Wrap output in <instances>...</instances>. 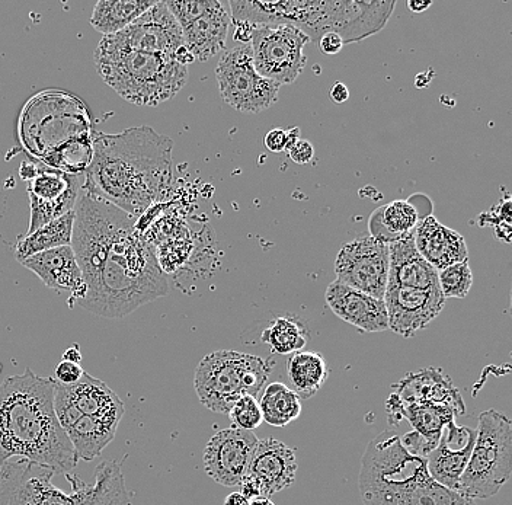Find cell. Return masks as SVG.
Listing matches in <instances>:
<instances>
[{
  "label": "cell",
  "instance_id": "6",
  "mask_svg": "<svg viewBox=\"0 0 512 505\" xmlns=\"http://www.w3.org/2000/svg\"><path fill=\"white\" fill-rule=\"evenodd\" d=\"M19 134L30 155H48L78 140L89 139L91 120L85 104L63 91L40 92L22 113Z\"/></svg>",
  "mask_w": 512,
  "mask_h": 505
},
{
  "label": "cell",
  "instance_id": "49",
  "mask_svg": "<svg viewBox=\"0 0 512 505\" xmlns=\"http://www.w3.org/2000/svg\"><path fill=\"white\" fill-rule=\"evenodd\" d=\"M251 505H275L270 498H255L251 501Z\"/></svg>",
  "mask_w": 512,
  "mask_h": 505
},
{
  "label": "cell",
  "instance_id": "16",
  "mask_svg": "<svg viewBox=\"0 0 512 505\" xmlns=\"http://www.w3.org/2000/svg\"><path fill=\"white\" fill-rule=\"evenodd\" d=\"M258 441L254 431L236 427L214 434L204 449L207 475L223 487H238L248 473Z\"/></svg>",
  "mask_w": 512,
  "mask_h": 505
},
{
  "label": "cell",
  "instance_id": "1",
  "mask_svg": "<svg viewBox=\"0 0 512 505\" xmlns=\"http://www.w3.org/2000/svg\"><path fill=\"white\" fill-rule=\"evenodd\" d=\"M137 219L80 187L72 246L85 293L76 305L108 319H123L169 292L155 246Z\"/></svg>",
  "mask_w": 512,
  "mask_h": 505
},
{
  "label": "cell",
  "instance_id": "39",
  "mask_svg": "<svg viewBox=\"0 0 512 505\" xmlns=\"http://www.w3.org/2000/svg\"><path fill=\"white\" fill-rule=\"evenodd\" d=\"M300 137V130L297 127L291 130L272 129L265 136V147L272 153L287 152L288 147L296 143Z\"/></svg>",
  "mask_w": 512,
  "mask_h": 505
},
{
  "label": "cell",
  "instance_id": "48",
  "mask_svg": "<svg viewBox=\"0 0 512 505\" xmlns=\"http://www.w3.org/2000/svg\"><path fill=\"white\" fill-rule=\"evenodd\" d=\"M224 505H251V501H249L242 492H232V494L224 500Z\"/></svg>",
  "mask_w": 512,
  "mask_h": 505
},
{
  "label": "cell",
  "instance_id": "2",
  "mask_svg": "<svg viewBox=\"0 0 512 505\" xmlns=\"http://www.w3.org/2000/svg\"><path fill=\"white\" fill-rule=\"evenodd\" d=\"M171 137L152 127L92 136V159L82 187L139 219L169 190L172 182Z\"/></svg>",
  "mask_w": 512,
  "mask_h": 505
},
{
  "label": "cell",
  "instance_id": "25",
  "mask_svg": "<svg viewBox=\"0 0 512 505\" xmlns=\"http://www.w3.org/2000/svg\"><path fill=\"white\" fill-rule=\"evenodd\" d=\"M232 18L229 5L214 0L206 14L181 27L185 47L198 62H207L226 46Z\"/></svg>",
  "mask_w": 512,
  "mask_h": 505
},
{
  "label": "cell",
  "instance_id": "3",
  "mask_svg": "<svg viewBox=\"0 0 512 505\" xmlns=\"http://www.w3.org/2000/svg\"><path fill=\"white\" fill-rule=\"evenodd\" d=\"M54 379L27 367L0 383V466L27 459L70 473L78 466L72 443L54 412Z\"/></svg>",
  "mask_w": 512,
  "mask_h": 505
},
{
  "label": "cell",
  "instance_id": "20",
  "mask_svg": "<svg viewBox=\"0 0 512 505\" xmlns=\"http://www.w3.org/2000/svg\"><path fill=\"white\" fill-rule=\"evenodd\" d=\"M325 300L339 319L360 331L371 334L389 329V319L383 300L358 292L338 280L329 284Z\"/></svg>",
  "mask_w": 512,
  "mask_h": 505
},
{
  "label": "cell",
  "instance_id": "47",
  "mask_svg": "<svg viewBox=\"0 0 512 505\" xmlns=\"http://www.w3.org/2000/svg\"><path fill=\"white\" fill-rule=\"evenodd\" d=\"M406 6H408L409 11L414 12V14H421V12H425L427 9L431 8L432 2H428V0H408Z\"/></svg>",
  "mask_w": 512,
  "mask_h": 505
},
{
  "label": "cell",
  "instance_id": "13",
  "mask_svg": "<svg viewBox=\"0 0 512 505\" xmlns=\"http://www.w3.org/2000/svg\"><path fill=\"white\" fill-rule=\"evenodd\" d=\"M105 38L123 49L172 57L184 66L195 62L185 47L181 27L169 11L166 2L156 3L149 11L144 12L142 17L128 25L126 30Z\"/></svg>",
  "mask_w": 512,
  "mask_h": 505
},
{
  "label": "cell",
  "instance_id": "41",
  "mask_svg": "<svg viewBox=\"0 0 512 505\" xmlns=\"http://www.w3.org/2000/svg\"><path fill=\"white\" fill-rule=\"evenodd\" d=\"M83 375H85V370L82 369L80 364L62 360L54 369L53 379L60 385L73 386L82 379Z\"/></svg>",
  "mask_w": 512,
  "mask_h": 505
},
{
  "label": "cell",
  "instance_id": "8",
  "mask_svg": "<svg viewBox=\"0 0 512 505\" xmlns=\"http://www.w3.org/2000/svg\"><path fill=\"white\" fill-rule=\"evenodd\" d=\"M512 473V424L507 415L488 409L479 417L476 441L456 491L470 500L494 497Z\"/></svg>",
  "mask_w": 512,
  "mask_h": 505
},
{
  "label": "cell",
  "instance_id": "33",
  "mask_svg": "<svg viewBox=\"0 0 512 505\" xmlns=\"http://www.w3.org/2000/svg\"><path fill=\"white\" fill-rule=\"evenodd\" d=\"M262 420L272 427H286L302 415V399L284 383H271L262 393Z\"/></svg>",
  "mask_w": 512,
  "mask_h": 505
},
{
  "label": "cell",
  "instance_id": "38",
  "mask_svg": "<svg viewBox=\"0 0 512 505\" xmlns=\"http://www.w3.org/2000/svg\"><path fill=\"white\" fill-rule=\"evenodd\" d=\"M54 412L64 431L69 430L83 417L82 412L73 404L69 388L57 382L54 383Z\"/></svg>",
  "mask_w": 512,
  "mask_h": 505
},
{
  "label": "cell",
  "instance_id": "32",
  "mask_svg": "<svg viewBox=\"0 0 512 505\" xmlns=\"http://www.w3.org/2000/svg\"><path fill=\"white\" fill-rule=\"evenodd\" d=\"M73 225H75V210L47 223L31 235L19 239L15 252L16 261L21 264L32 255L72 244Z\"/></svg>",
  "mask_w": 512,
  "mask_h": 505
},
{
  "label": "cell",
  "instance_id": "22",
  "mask_svg": "<svg viewBox=\"0 0 512 505\" xmlns=\"http://www.w3.org/2000/svg\"><path fill=\"white\" fill-rule=\"evenodd\" d=\"M22 265L32 273L37 274L40 280L56 292L70 294L69 303H78L85 293L82 271L72 246L50 249L41 254L32 255Z\"/></svg>",
  "mask_w": 512,
  "mask_h": 505
},
{
  "label": "cell",
  "instance_id": "15",
  "mask_svg": "<svg viewBox=\"0 0 512 505\" xmlns=\"http://www.w3.org/2000/svg\"><path fill=\"white\" fill-rule=\"evenodd\" d=\"M297 460L293 449L283 441H258L248 473L242 481V494L249 501L270 498L296 481Z\"/></svg>",
  "mask_w": 512,
  "mask_h": 505
},
{
  "label": "cell",
  "instance_id": "26",
  "mask_svg": "<svg viewBox=\"0 0 512 505\" xmlns=\"http://www.w3.org/2000/svg\"><path fill=\"white\" fill-rule=\"evenodd\" d=\"M386 409L390 423L399 424L402 420H408L416 433L437 444L444 427L454 421L457 415L454 408L448 405L430 404V402L400 407L398 399L393 395L386 402Z\"/></svg>",
  "mask_w": 512,
  "mask_h": 505
},
{
  "label": "cell",
  "instance_id": "46",
  "mask_svg": "<svg viewBox=\"0 0 512 505\" xmlns=\"http://www.w3.org/2000/svg\"><path fill=\"white\" fill-rule=\"evenodd\" d=\"M62 360L70 361V363L80 364V361H82V353H80L79 345L73 344L72 347L67 348V350L64 351Z\"/></svg>",
  "mask_w": 512,
  "mask_h": 505
},
{
  "label": "cell",
  "instance_id": "37",
  "mask_svg": "<svg viewBox=\"0 0 512 505\" xmlns=\"http://www.w3.org/2000/svg\"><path fill=\"white\" fill-rule=\"evenodd\" d=\"M229 417L236 428L245 431H254L264 423L259 402L251 395L240 396L230 409Z\"/></svg>",
  "mask_w": 512,
  "mask_h": 505
},
{
  "label": "cell",
  "instance_id": "19",
  "mask_svg": "<svg viewBox=\"0 0 512 505\" xmlns=\"http://www.w3.org/2000/svg\"><path fill=\"white\" fill-rule=\"evenodd\" d=\"M476 441V430L460 427L451 421L444 427L437 447L428 456V473L435 482L456 491L464 469L469 463Z\"/></svg>",
  "mask_w": 512,
  "mask_h": 505
},
{
  "label": "cell",
  "instance_id": "11",
  "mask_svg": "<svg viewBox=\"0 0 512 505\" xmlns=\"http://www.w3.org/2000/svg\"><path fill=\"white\" fill-rule=\"evenodd\" d=\"M428 475L427 460L411 455L398 434L383 431L368 443L361 459L358 487L360 494L366 495Z\"/></svg>",
  "mask_w": 512,
  "mask_h": 505
},
{
  "label": "cell",
  "instance_id": "34",
  "mask_svg": "<svg viewBox=\"0 0 512 505\" xmlns=\"http://www.w3.org/2000/svg\"><path fill=\"white\" fill-rule=\"evenodd\" d=\"M309 332L306 326L293 316H278L262 332V341L277 354H294L307 344Z\"/></svg>",
  "mask_w": 512,
  "mask_h": 505
},
{
  "label": "cell",
  "instance_id": "31",
  "mask_svg": "<svg viewBox=\"0 0 512 505\" xmlns=\"http://www.w3.org/2000/svg\"><path fill=\"white\" fill-rule=\"evenodd\" d=\"M158 0H99L92 14L91 25L104 37L121 33Z\"/></svg>",
  "mask_w": 512,
  "mask_h": 505
},
{
  "label": "cell",
  "instance_id": "44",
  "mask_svg": "<svg viewBox=\"0 0 512 505\" xmlns=\"http://www.w3.org/2000/svg\"><path fill=\"white\" fill-rule=\"evenodd\" d=\"M230 27L235 28V40L240 44H251L252 34H254V30L256 25L251 24V22L245 21H232V25Z\"/></svg>",
  "mask_w": 512,
  "mask_h": 505
},
{
  "label": "cell",
  "instance_id": "17",
  "mask_svg": "<svg viewBox=\"0 0 512 505\" xmlns=\"http://www.w3.org/2000/svg\"><path fill=\"white\" fill-rule=\"evenodd\" d=\"M390 331L403 338H412L427 328L446 306L440 289L421 290L387 283L383 299Z\"/></svg>",
  "mask_w": 512,
  "mask_h": 505
},
{
  "label": "cell",
  "instance_id": "23",
  "mask_svg": "<svg viewBox=\"0 0 512 505\" xmlns=\"http://www.w3.org/2000/svg\"><path fill=\"white\" fill-rule=\"evenodd\" d=\"M414 241L419 255L437 271L469 261V251L463 236L457 230L441 225L432 214L416 226Z\"/></svg>",
  "mask_w": 512,
  "mask_h": 505
},
{
  "label": "cell",
  "instance_id": "42",
  "mask_svg": "<svg viewBox=\"0 0 512 505\" xmlns=\"http://www.w3.org/2000/svg\"><path fill=\"white\" fill-rule=\"evenodd\" d=\"M287 153L291 161L297 163V165H306L315 158V147L309 140L299 139L288 147Z\"/></svg>",
  "mask_w": 512,
  "mask_h": 505
},
{
  "label": "cell",
  "instance_id": "45",
  "mask_svg": "<svg viewBox=\"0 0 512 505\" xmlns=\"http://www.w3.org/2000/svg\"><path fill=\"white\" fill-rule=\"evenodd\" d=\"M331 98L334 99L336 104H344L350 98V89L342 82H336L331 91Z\"/></svg>",
  "mask_w": 512,
  "mask_h": 505
},
{
  "label": "cell",
  "instance_id": "7",
  "mask_svg": "<svg viewBox=\"0 0 512 505\" xmlns=\"http://www.w3.org/2000/svg\"><path fill=\"white\" fill-rule=\"evenodd\" d=\"M267 360L235 350L208 354L198 364L194 388L198 399L210 411L229 415L240 396H258L270 379Z\"/></svg>",
  "mask_w": 512,
  "mask_h": 505
},
{
  "label": "cell",
  "instance_id": "29",
  "mask_svg": "<svg viewBox=\"0 0 512 505\" xmlns=\"http://www.w3.org/2000/svg\"><path fill=\"white\" fill-rule=\"evenodd\" d=\"M118 425V421L83 415L78 423L66 430L76 457L91 462L101 456L105 447L115 439Z\"/></svg>",
  "mask_w": 512,
  "mask_h": 505
},
{
  "label": "cell",
  "instance_id": "5",
  "mask_svg": "<svg viewBox=\"0 0 512 505\" xmlns=\"http://www.w3.org/2000/svg\"><path fill=\"white\" fill-rule=\"evenodd\" d=\"M95 66L102 81L130 104L158 107L174 98L188 81V66L172 57L123 49L102 37Z\"/></svg>",
  "mask_w": 512,
  "mask_h": 505
},
{
  "label": "cell",
  "instance_id": "24",
  "mask_svg": "<svg viewBox=\"0 0 512 505\" xmlns=\"http://www.w3.org/2000/svg\"><path fill=\"white\" fill-rule=\"evenodd\" d=\"M361 498L364 505H478L459 492L438 484L430 475L361 495Z\"/></svg>",
  "mask_w": 512,
  "mask_h": 505
},
{
  "label": "cell",
  "instance_id": "21",
  "mask_svg": "<svg viewBox=\"0 0 512 505\" xmlns=\"http://www.w3.org/2000/svg\"><path fill=\"white\" fill-rule=\"evenodd\" d=\"M395 391L393 396L398 399L400 407L430 402L448 405L454 408L457 414L466 412V405L459 389L441 369L430 367L418 373H408L398 385H395Z\"/></svg>",
  "mask_w": 512,
  "mask_h": 505
},
{
  "label": "cell",
  "instance_id": "28",
  "mask_svg": "<svg viewBox=\"0 0 512 505\" xmlns=\"http://www.w3.org/2000/svg\"><path fill=\"white\" fill-rule=\"evenodd\" d=\"M421 220L414 198L396 200L371 214L368 228H370V236L383 244L390 245L414 233Z\"/></svg>",
  "mask_w": 512,
  "mask_h": 505
},
{
  "label": "cell",
  "instance_id": "36",
  "mask_svg": "<svg viewBox=\"0 0 512 505\" xmlns=\"http://www.w3.org/2000/svg\"><path fill=\"white\" fill-rule=\"evenodd\" d=\"M438 284L444 299H464L473 286L469 261L459 262L438 271Z\"/></svg>",
  "mask_w": 512,
  "mask_h": 505
},
{
  "label": "cell",
  "instance_id": "9",
  "mask_svg": "<svg viewBox=\"0 0 512 505\" xmlns=\"http://www.w3.org/2000/svg\"><path fill=\"white\" fill-rule=\"evenodd\" d=\"M220 95L240 113L268 110L278 98L281 86L258 75L252 60L251 44H239L220 57L216 67Z\"/></svg>",
  "mask_w": 512,
  "mask_h": 505
},
{
  "label": "cell",
  "instance_id": "12",
  "mask_svg": "<svg viewBox=\"0 0 512 505\" xmlns=\"http://www.w3.org/2000/svg\"><path fill=\"white\" fill-rule=\"evenodd\" d=\"M396 8L395 0H320L312 40L335 33L344 44L358 43L386 27Z\"/></svg>",
  "mask_w": 512,
  "mask_h": 505
},
{
  "label": "cell",
  "instance_id": "30",
  "mask_svg": "<svg viewBox=\"0 0 512 505\" xmlns=\"http://www.w3.org/2000/svg\"><path fill=\"white\" fill-rule=\"evenodd\" d=\"M287 375L291 391L300 399H310L328 380V363L315 351H297L287 361Z\"/></svg>",
  "mask_w": 512,
  "mask_h": 505
},
{
  "label": "cell",
  "instance_id": "43",
  "mask_svg": "<svg viewBox=\"0 0 512 505\" xmlns=\"http://www.w3.org/2000/svg\"><path fill=\"white\" fill-rule=\"evenodd\" d=\"M344 46L345 44L342 38L335 33H326L319 38L320 50L325 54H329V56H335V54L341 53Z\"/></svg>",
  "mask_w": 512,
  "mask_h": 505
},
{
  "label": "cell",
  "instance_id": "35",
  "mask_svg": "<svg viewBox=\"0 0 512 505\" xmlns=\"http://www.w3.org/2000/svg\"><path fill=\"white\" fill-rule=\"evenodd\" d=\"M80 180V175L63 174V172L46 169L32 175L28 182V196L38 201H56Z\"/></svg>",
  "mask_w": 512,
  "mask_h": 505
},
{
  "label": "cell",
  "instance_id": "27",
  "mask_svg": "<svg viewBox=\"0 0 512 505\" xmlns=\"http://www.w3.org/2000/svg\"><path fill=\"white\" fill-rule=\"evenodd\" d=\"M67 388H69L73 404L83 415L118 421V423L123 420L124 414H126L124 402L102 380L85 373L76 385L67 386Z\"/></svg>",
  "mask_w": 512,
  "mask_h": 505
},
{
  "label": "cell",
  "instance_id": "14",
  "mask_svg": "<svg viewBox=\"0 0 512 505\" xmlns=\"http://www.w3.org/2000/svg\"><path fill=\"white\" fill-rule=\"evenodd\" d=\"M336 280L383 300L389 278V245L360 236L342 246L335 260Z\"/></svg>",
  "mask_w": 512,
  "mask_h": 505
},
{
  "label": "cell",
  "instance_id": "10",
  "mask_svg": "<svg viewBox=\"0 0 512 505\" xmlns=\"http://www.w3.org/2000/svg\"><path fill=\"white\" fill-rule=\"evenodd\" d=\"M307 43L310 38L291 25H256L251 40L256 72L280 86L291 85L306 67Z\"/></svg>",
  "mask_w": 512,
  "mask_h": 505
},
{
  "label": "cell",
  "instance_id": "4",
  "mask_svg": "<svg viewBox=\"0 0 512 505\" xmlns=\"http://www.w3.org/2000/svg\"><path fill=\"white\" fill-rule=\"evenodd\" d=\"M53 469L27 459L0 466V505H131V492L120 463L104 460L95 469L94 484L66 473L72 492L54 487Z\"/></svg>",
  "mask_w": 512,
  "mask_h": 505
},
{
  "label": "cell",
  "instance_id": "18",
  "mask_svg": "<svg viewBox=\"0 0 512 505\" xmlns=\"http://www.w3.org/2000/svg\"><path fill=\"white\" fill-rule=\"evenodd\" d=\"M227 5L232 21L251 22L254 25H291L310 38L318 19L320 0H232Z\"/></svg>",
  "mask_w": 512,
  "mask_h": 505
},
{
  "label": "cell",
  "instance_id": "40",
  "mask_svg": "<svg viewBox=\"0 0 512 505\" xmlns=\"http://www.w3.org/2000/svg\"><path fill=\"white\" fill-rule=\"evenodd\" d=\"M400 443L411 455L422 457L425 460L431 455L432 450L437 447V443H432L431 440L425 439L416 431H411V433H406L405 436L400 437Z\"/></svg>",
  "mask_w": 512,
  "mask_h": 505
}]
</instances>
